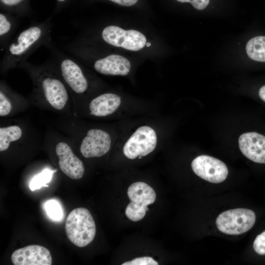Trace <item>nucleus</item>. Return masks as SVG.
<instances>
[{
  "label": "nucleus",
  "instance_id": "21",
  "mask_svg": "<svg viewBox=\"0 0 265 265\" xmlns=\"http://www.w3.org/2000/svg\"><path fill=\"white\" fill-rule=\"evenodd\" d=\"M45 209L48 216L53 220L59 221L63 217V211L61 205L55 200L47 201L45 204Z\"/></svg>",
  "mask_w": 265,
  "mask_h": 265
},
{
  "label": "nucleus",
  "instance_id": "9",
  "mask_svg": "<svg viewBox=\"0 0 265 265\" xmlns=\"http://www.w3.org/2000/svg\"><path fill=\"white\" fill-rule=\"evenodd\" d=\"M55 151L58 158V166L64 174L73 180L80 179L83 177L84 164L68 143L63 141L58 142Z\"/></svg>",
  "mask_w": 265,
  "mask_h": 265
},
{
  "label": "nucleus",
  "instance_id": "24",
  "mask_svg": "<svg viewBox=\"0 0 265 265\" xmlns=\"http://www.w3.org/2000/svg\"><path fill=\"white\" fill-rule=\"evenodd\" d=\"M181 2H189L197 10H203L209 4L210 0H177Z\"/></svg>",
  "mask_w": 265,
  "mask_h": 265
},
{
  "label": "nucleus",
  "instance_id": "25",
  "mask_svg": "<svg viewBox=\"0 0 265 265\" xmlns=\"http://www.w3.org/2000/svg\"><path fill=\"white\" fill-rule=\"evenodd\" d=\"M25 0H0L1 3L7 7H15L21 4Z\"/></svg>",
  "mask_w": 265,
  "mask_h": 265
},
{
  "label": "nucleus",
  "instance_id": "1",
  "mask_svg": "<svg viewBox=\"0 0 265 265\" xmlns=\"http://www.w3.org/2000/svg\"><path fill=\"white\" fill-rule=\"evenodd\" d=\"M20 68L30 76L33 82V95L36 99L56 110L65 108L69 102V91L53 58L41 65L26 61Z\"/></svg>",
  "mask_w": 265,
  "mask_h": 265
},
{
  "label": "nucleus",
  "instance_id": "12",
  "mask_svg": "<svg viewBox=\"0 0 265 265\" xmlns=\"http://www.w3.org/2000/svg\"><path fill=\"white\" fill-rule=\"evenodd\" d=\"M93 67L97 72L103 75L126 76L130 71L131 64L126 58L112 54L96 59Z\"/></svg>",
  "mask_w": 265,
  "mask_h": 265
},
{
  "label": "nucleus",
  "instance_id": "6",
  "mask_svg": "<svg viewBox=\"0 0 265 265\" xmlns=\"http://www.w3.org/2000/svg\"><path fill=\"white\" fill-rule=\"evenodd\" d=\"M157 143V136L152 128L144 126L138 128L123 147V154L133 159L139 156H146L153 152Z\"/></svg>",
  "mask_w": 265,
  "mask_h": 265
},
{
  "label": "nucleus",
  "instance_id": "2",
  "mask_svg": "<svg viewBox=\"0 0 265 265\" xmlns=\"http://www.w3.org/2000/svg\"><path fill=\"white\" fill-rule=\"evenodd\" d=\"M53 22L51 18L34 22L20 32L5 50L0 61V72L4 74L15 67H20L27 58L42 46L47 47L52 42Z\"/></svg>",
  "mask_w": 265,
  "mask_h": 265
},
{
  "label": "nucleus",
  "instance_id": "17",
  "mask_svg": "<svg viewBox=\"0 0 265 265\" xmlns=\"http://www.w3.org/2000/svg\"><path fill=\"white\" fill-rule=\"evenodd\" d=\"M17 94L14 92L3 81L0 86V116L5 117L9 115L13 109V100Z\"/></svg>",
  "mask_w": 265,
  "mask_h": 265
},
{
  "label": "nucleus",
  "instance_id": "28",
  "mask_svg": "<svg viewBox=\"0 0 265 265\" xmlns=\"http://www.w3.org/2000/svg\"><path fill=\"white\" fill-rule=\"evenodd\" d=\"M146 46L147 47H150L151 46V43H147Z\"/></svg>",
  "mask_w": 265,
  "mask_h": 265
},
{
  "label": "nucleus",
  "instance_id": "14",
  "mask_svg": "<svg viewBox=\"0 0 265 265\" xmlns=\"http://www.w3.org/2000/svg\"><path fill=\"white\" fill-rule=\"evenodd\" d=\"M127 194L131 202L142 207L153 204L156 198L153 188L142 182L131 184L128 188Z\"/></svg>",
  "mask_w": 265,
  "mask_h": 265
},
{
  "label": "nucleus",
  "instance_id": "10",
  "mask_svg": "<svg viewBox=\"0 0 265 265\" xmlns=\"http://www.w3.org/2000/svg\"><path fill=\"white\" fill-rule=\"evenodd\" d=\"M11 259L14 265H51L50 251L39 245H29L15 250Z\"/></svg>",
  "mask_w": 265,
  "mask_h": 265
},
{
  "label": "nucleus",
  "instance_id": "27",
  "mask_svg": "<svg viewBox=\"0 0 265 265\" xmlns=\"http://www.w3.org/2000/svg\"><path fill=\"white\" fill-rule=\"evenodd\" d=\"M260 98L265 102V85L261 87L259 91Z\"/></svg>",
  "mask_w": 265,
  "mask_h": 265
},
{
  "label": "nucleus",
  "instance_id": "22",
  "mask_svg": "<svg viewBox=\"0 0 265 265\" xmlns=\"http://www.w3.org/2000/svg\"><path fill=\"white\" fill-rule=\"evenodd\" d=\"M122 265H158V263L150 257H142L125 262Z\"/></svg>",
  "mask_w": 265,
  "mask_h": 265
},
{
  "label": "nucleus",
  "instance_id": "11",
  "mask_svg": "<svg viewBox=\"0 0 265 265\" xmlns=\"http://www.w3.org/2000/svg\"><path fill=\"white\" fill-rule=\"evenodd\" d=\"M241 153L250 160L265 163V136L256 132L243 133L238 138Z\"/></svg>",
  "mask_w": 265,
  "mask_h": 265
},
{
  "label": "nucleus",
  "instance_id": "5",
  "mask_svg": "<svg viewBox=\"0 0 265 265\" xmlns=\"http://www.w3.org/2000/svg\"><path fill=\"white\" fill-rule=\"evenodd\" d=\"M101 37L106 43L116 47L138 51L146 44V37L140 32L125 30L116 26H108L102 31Z\"/></svg>",
  "mask_w": 265,
  "mask_h": 265
},
{
  "label": "nucleus",
  "instance_id": "16",
  "mask_svg": "<svg viewBox=\"0 0 265 265\" xmlns=\"http://www.w3.org/2000/svg\"><path fill=\"white\" fill-rule=\"evenodd\" d=\"M22 129L12 125L0 128V152L8 150L11 144L17 142L23 136Z\"/></svg>",
  "mask_w": 265,
  "mask_h": 265
},
{
  "label": "nucleus",
  "instance_id": "18",
  "mask_svg": "<svg viewBox=\"0 0 265 265\" xmlns=\"http://www.w3.org/2000/svg\"><path fill=\"white\" fill-rule=\"evenodd\" d=\"M246 51L251 59L265 62V36H257L250 39L246 44Z\"/></svg>",
  "mask_w": 265,
  "mask_h": 265
},
{
  "label": "nucleus",
  "instance_id": "15",
  "mask_svg": "<svg viewBox=\"0 0 265 265\" xmlns=\"http://www.w3.org/2000/svg\"><path fill=\"white\" fill-rule=\"evenodd\" d=\"M19 21L14 16L6 13H0V47L5 51L16 31Z\"/></svg>",
  "mask_w": 265,
  "mask_h": 265
},
{
  "label": "nucleus",
  "instance_id": "4",
  "mask_svg": "<svg viewBox=\"0 0 265 265\" xmlns=\"http://www.w3.org/2000/svg\"><path fill=\"white\" fill-rule=\"evenodd\" d=\"M255 221L256 216L253 211L238 208L221 213L216 218V225L218 229L223 233L238 235L250 230Z\"/></svg>",
  "mask_w": 265,
  "mask_h": 265
},
{
  "label": "nucleus",
  "instance_id": "8",
  "mask_svg": "<svg viewBox=\"0 0 265 265\" xmlns=\"http://www.w3.org/2000/svg\"><path fill=\"white\" fill-rule=\"evenodd\" d=\"M111 143V137L107 132L98 129H92L82 139L80 144V152L86 158L100 157L108 152Z\"/></svg>",
  "mask_w": 265,
  "mask_h": 265
},
{
  "label": "nucleus",
  "instance_id": "23",
  "mask_svg": "<svg viewBox=\"0 0 265 265\" xmlns=\"http://www.w3.org/2000/svg\"><path fill=\"white\" fill-rule=\"evenodd\" d=\"M255 251L259 255H265V231L258 235L253 243Z\"/></svg>",
  "mask_w": 265,
  "mask_h": 265
},
{
  "label": "nucleus",
  "instance_id": "29",
  "mask_svg": "<svg viewBox=\"0 0 265 265\" xmlns=\"http://www.w3.org/2000/svg\"><path fill=\"white\" fill-rule=\"evenodd\" d=\"M57 0L58 1H59V2H63V1H64L66 0Z\"/></svg>",
  "mask_w": 265,
  "mask_h": 265
},
{
  "label": "nucleus",
  "instance_id": "7",
  "mask_svg": "<svg viewBox=\"0 0 265 265\" xmlns=\"http://www.w3.org/2000/svg\"><path fill=\"white\" fill-rule=\"evenodd\" d=\"M191 167L198 176L213 184L223 182L228 174V168L224 163L207 155L195 158L191 162Z\"/></svg>",
  "mask_w": 265,
  "mask_h": 265
},
{
  "label": "nucleus",
  "instance_id": "19",
  "mask_svg": "<svg viewBox=\"0 0 265 265\" xmlns=\"http://www.w3.org/2000/svg\"><path fill=\"white\" fill-rule=\"evenodd\" d=\"M53 172L48 169L44 170L42 172L35 176L29 184V188L31 191L39 189L42 186L48 187L47 185L52 179Z\"/></svg>",
  "mask_w": 265,
  "mask_h": 265
},
{
  "label": "nucleus",
  "instance_id": "13",
  "mask_svg": "<svg viewBox=\"0 0 265 265\" xmlns=\"http://www.w3.org/2000/svg\"><path fill=\"white\" fill-rule=\"evenodd\" d=\"M121 99L120 96L111 93H106L95 98L90 102V114L104 117L112 114L120 106Z\"/></svg>",
  "mask_w": 265,
  "mask_h": 265
},
{
  "label": "nucleus",
  "instance_id": "26",
  "mask_svg": "<svg viewBox=\"0 0 265 265\" xmlns=\"http://www.w3.org/2000/svg\"><path fill=\"white\" fill-rule=\"evenodd\" d=\"M116 4L125 6H130L135 4L138 0H108Z\"/></svg>",
  "mask_w": 265,
  "mask_h": 265
},
{
  "label": "nucleus",
  "instance_id": "20",
  "mask_svg": "<svg viewBox=\"0 0 265 265\" xmlns=\"http://www.w3.org/2000/svg\"><path fill=\"white\" fill-rule=\"evenodd\" d=\"M147 207H142L130 202L125 210L126 216L132 221H138L144 218L147 211Z\"/></svg>",
  "mask_w": 265,
  "mask_h": 265
},
{
  "label": "nucleus",
  "instance_id": "3",
  "mask_svg": "<svg viewBox=\"0 0 265 265\" xmlns=\"http://www.w3.org/2000/svg\"><path fill=\"white\" fill-rule=\"evenodd\" d=\"M65 229L69 240L80 247L90 243L96 232L94 219L84 208H76L70 212L65 221Z\"/></svg>",
  "mask_w": 265,
  "mask_h": 265
}]
</instances>
